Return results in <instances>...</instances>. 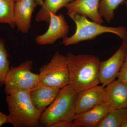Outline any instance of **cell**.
Segmentation results:
<instances>
[{"label":"cell","mask_w":127,"mask_h":127,"mask_svg":"<svg viewBox=\"0 0 127 127\" xmlns=\"http://www.w3.org/2000/svg\"><path fill=\"white\" fill-rule=\"evenodd\" d=\"M69 73L68 85L77 93L100 84V61L93 55H75L68 53L66 55Z\"/></svg>","instance_id":"6da1fadb"},{"label":"cell","mask_w":127,"mask_h":127,"mask_svg":"<svg viewBox=\"0 0 127 127\" xmlns=\"http://www.w3.org/2000/svg\"><path fill=\"white\" fill-rule=\"evenodd\" d=\"M77 93L69 85L59 90L53 101L41 114L39 127H52L60 122H72Z\"/></svg>","instance_id":"7a4b0ae2"},{"label":"cell","mask_w":127,"mask_h":127,"mask_svg":"<svg viewBox=\"0 0 127 127\" xmlns=\"http://www.w3.org/2000/svg\"><path fill=\"white\" fill-rule=\"evenodd\" d=\"M29 92L16 93L7 95L6 98L10 123L14 127H39V120L42 113L33 106L30 99Z\"/></svg>","instance_id":"3957f363"},{"label":"cell","mask_w":127,"mask_h":127,"mask_svg":"<svg viewBox=\"0 0 127 127\" xmlns=\"http://www.w3.org/2000/svg\"><path fill=\"white\" fill-rule=\"evenodd\" d=\"M67 14L75 22L76 30L71 36H66L63 39L62 43L64 46L71 45L83 41L92 40L105 33L116 34L122 40L125 39L127 30L124 27H114L102 26L95 22L90 21L87 17L83 15L68 12Z\"/></svg>","instance_id":"277c9868"},{"label":"cell","mask_w":127,"mask_h":127,"mask_svg":"<svg viewBox=\"0 0 127 127\" xmlns=\"http://www.w3.org/2000/svg\"><path fill=\"white\" fill-rule=\"evenodd\" d=\"M32 62L26 61L17 67L11 66L5 79L6 96L22 91H30L40 83L39 74L32 71Z\"/></svg>","instance_id":"5b68a950"},{"label":"cell","mask_w":127,"mask_h":127,"mask_svg":"<svg viewBox=\"0 0 127 127\" xmlns=\"http://www.w3.org/2000/svg\"><path fill=\"white\" fill-rule=\"evenodd\" d=\"M39 81L46 86L61 89L69 84V73L66 58L59 52L50 62L39 68Z\"/></svg>","instance_id":"8992f818"},{"label":"cell","mask_w":127,"mask_h":127,"mask_svg":"<svg viewBox=\"0 0 127 127\" xmlns=\"http://www.w3.org/2000/svg\"><path fill=\"white\" fill-rule=\"evenodd\" d=\"M127 45L125 40H123L118 50L107 60L100 62L99 70L100 83L103 87L116 80L123 64L125 61Z\"/></svg>","instance_id":"52a82bcc"},{"label":"cell","mask_w":127,"mask_h":127,"mask_svg":"<svg viewBox=\"0 0 127 127\" xmlns=\"http://www.w3.org/2000/svg\"><path fill=\"white\" fill-rule=\"evenodd\" d=\"M106 102L105 88L98 85L77 93L75 104L76 114L91 110Z\"/></svg>","instance_id":"ba28073f"},{"label":"cell","mask_w":127,"mask_h":127,"mask_svg":"<svg viewBox=\"0 0 127 127\" xmlns=\"http://www.w3.org/2000/svg\"><path fill=\"white\" fill-rule=\"evenodd\" d=\"M49 27L47 31L39 35L35 39L36 42L40 45L53 44L58 39L67 36L69 26L63 15L50 14Z\"/></svg>","instance_id":"9c48e42d"},{"label":"cell","mask_w":127,"mask_h":127,"mask_svg":"<svg viewBox=\"0 0 127 127\" xmlns=\"http://www.w3.org/2000/svg\"><path fill=\"white\" fill-rule=\"evenodd\" d=\"M37 5L35 0H20L16 2L15 24L18 31L22 33L26 34L29 31L32 13Z\"/></svg>","instance_id":"30bf717a"},{"label":"cell","mask_w":127,"mask_h":127,"mask_svg":"<svg viewBox=\"0 0 127 127\" xmlns=\"http://www.w3.org/2000/svg\"><path fill=\"white\" fill-rule=\"evenodd\" d=\"M112 109L107 102H104L86 112L76 114L73 123L75 127H97Z\"/></svg>","instance_id":"8fae6325"},{"label":"cell","mask_w":127,"mask_h":127,"mask_svg":"<svg viewBox=\"0 0 127 127\" xmlns=\"http://www.w3.org/2000/svg\"><path fill=\"white\" fill-rule=\"evenodd\" d=\"M100 0H74L65 6L68 12L83 15L93 21L102 24V17L99 12Z\"/></svg>","instance_id":"7c38bea8"},{"label":"cell","mask_w":127,"mask_h":127,"mask_svg":"<svg viewBox=\"0 0 127 127\" xmlns=\"http://www.w3.org/2000/svg\"><path fill=\"white\" fill-rule=\"evenodd\" d=\"M60 89L46 86L39 83L30 90V98L34 107L42 113L53 101Z\"/></svg>","instance_id":"4fadbf2b"},{"label":"cell","mask_w":127,"mask_h":127,"mask_svg":"<svg viewBox=\"0 0 127 127\" xmlns=\"http://www.w3.org/2000/svg\"><path fill=\"white\" fill-rule=\"evenodd\" d=\"M106 102L113 109L127 108V84L115 80L105 88Z\"/></svg>","instance_id":"5bb4252c"},{"label":"cell","mask_w":127,"mask_h":127,"mask_svg":"<svg viewBox=\"0 0 127 127\" xmlns=\"http://www.w3.org/2000/svg\"><path fill=\"white\" fill-rule=\"evenodd\" d=\"M74 0H45L35 16L37 22L49 23L50 14H56L57 11L67 4Z\"/></svg>","instance_id":"9a60e30c"},{"label":"cell","mask_w":127,"mask_h":127,"mask_svg":"<svg viewBox=\"0 0 127 127\" xmlns=\"http://www.w3.org/2000/svg\"><path fill=\"white\" fill-rule=\"evenodd\" d=\"M127 113V108L112 109L107 114L97 127H121Z\"/></svg>","instance_id":"2e32d148"},{"label":"cell","mask_w":127,"mask_h":127,"mask_svg":"<svg viewBox=\"0 0 127 127\" xmlns=\"http://www.w3.org/2000/svg\"><path fill=\"white\" fill-rule=\"evenodd\" d=\"M16 2L14 0H0V23L15 27L14 14Z\"/></svg>","instance_id":"e0dca14e"},{"label":"cell","mask_w":127,"mask_h":127,"mask_svg":"<svg viewBox=\"0 0 127 127\" xmlns=\"http://www.w3.org/2000/svg\"><path fill=\"white\" fill-rule=\"evenodd\" d=\"M125 0H101L99 3V12L101 16L108 22L113 19L114 11Z\"/></svg>","instance_id":"ac0fdd59"},{"label":"cell","mask_w":127,"mask_h":127,"mask_svg":"<svg viewBox=\"0 0 127 127\" xmlns=\"http://www.w3.org/2000/svg\"><path fill=\"white\" fill-rule=\"evenodd\" d=\"M9 57L5 47L4 40L0 39V86L4 85L5 79L10 69Z\"/></svg>","instance_id":"d6986e66"},{"label":"cell","mask_w":127,"mask_h":127,"mask_svg":"<svg viewBox=\"0 0 127 127\" xmlns=\"http://www.w3.org/2000/svg\"><path fill=\"white\" fill-rule=\"evenodd\" d=\"M117 78L118 80L127 84V55H126L125 61L120 68Z\"/></svg>","instance_id":"ffe728a7"},{"label":"cell","mask_w":127,"mask_h":127,"mask_svg":"<svg viewBox=\"0 0 127 127\" xmlns=\"http://www.w3.org/2000/svg\"><path fill=\"white\" fill-rule=\"evenodd\" d=\"M52 127H75V126L73 122H70L63 121L54 124Z\"/></svg>","instance_id":"44dd1931"},{"label":"cell","mask_w":127,"mask_h":127,"mask_svg":"<svg viewBox=\"0 0 127 127\" xmlns=\"http://www.w3.org/2000/svg\"><path fill=\"white\" fill-rule=\"evenodd\" d=\"M7 123H10L9 116L4 114L0 111V127L4 124Z\"/></svg>","instance_id":"7402d4cb"},{"label":"cell","mask_w":127,"mask_h":127,"mask_svg":"<svg viewBox=\"0 0 127 127\" xmlns=\"http://www.w3.org/2000/svg\"><path fill=\"white\" fill-rule=\"evenodd\" d=\"M121 127H127V113L125 120L123 123Z\"/></svg>","instance_id":"603a6c76"},{"label":"cell","mask_w":127,"mask_h":127,"mask_svg":"<svg viewBox=\"0 0 127 127\" xmlns=\"http://www.w3.org/2000/svg\"><path fill=\"white\" fill-rule=\"evenodd\" d=\"M35 1L37 2V4H38V5L41 6L42 4H43V0H35Z\"/></svg>","instance_id":"cb8c5ba5"},{"label":"cell","mask_w":127,"mask_h":127,"mask_svg":"<svg viewBox=\"0 0 127 127\" xmlns=\"http://www.w3.org/2000/svg\"><path fill=\"white\" fill-rule=\"evenodd\" d=\"M125 5H126V7H127V0H125Z\"/></svg>","instance_id":"d4e9b609"},{"label":"cell","mask_w":127,"mask_h":127,"mask_svg":"<svg viewBox=\"0 0 127 127\" xmlns=\"http://www.w3.org/2000/svg\"><path fill=\"white\" fill-rule=\"evenodd\" d=\"M15 1V2H16V1H18L20 0H14Z\"/></svg>","instance_id":"484cf974"},{"label":"cell","mask_w":127,"mask_h":127,"mask_svg":"<svg viewBox=\"0 0 127 127\" xmlns=\"http://www.w3.org/2000/svg\"><path fill=\"white\" fill-rule=\"evenodd\" d=\"M127 55V52H126V55Z\"/></svg>","instance_id":"4316f807"}]
</instances>
